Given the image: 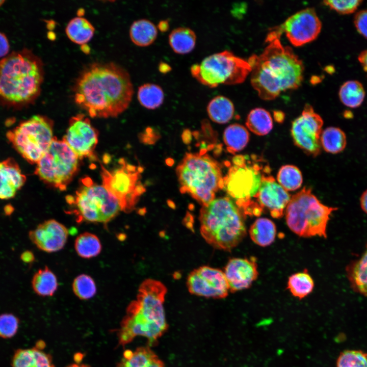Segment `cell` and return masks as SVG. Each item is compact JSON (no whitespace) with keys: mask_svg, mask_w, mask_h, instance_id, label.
I'll return each instance as SVG.
<instances>
[{"mask_svg":"<svg viewBox=\"0 0 367 367\" xmlns=\"http://www.w3.org/2000/svg\"><path fill=\"white\" fill-rule=\"evenodd\" d=\"M75 103L92 117H115L130 104L134 88L128 72L113 62H94L79 74L73 86Z\"/></svg>","mask_w":367,"mask_h":367,"instance_id":"6da1fadb","label":"cell"},{"mask_svg":"<svg viewBox=\"0 0 367 367\" xmlns=\"http://www.w3.org/2000/svg\"><path fill=\"white\" fill-rule=\"evenodd\" d=\"M282 34L277 27L272 29L263 51L253 54L248 60L252 69L251 85L264 100H273L282 92L297 89L303 80V62L291 47L282 44Z\"/></svg>","mask_w":367,"mask_h":367,"instance_id":"7a4b0ae2","label":"cell"},{"mask_svg":"<svg viewBox=\"0 0 367 367\" xmlns=\"http://www.w3.org/2000/svg\"><path fill=\"white\" fill-rule=\"evenodd\" d=\"M167 289L161 281L147 279L128 305L117 330L118 345L124 347L137 336L154 345L167 330L164 303Z\"/></svg>","mask_w":367,"mask_h":367,"instance_id":"3957f363","label":"cell"},{"mask_svg":"<svg viewBox=\"0 0 367 367\" xmlns=\"http://www.w3.org/2000/svg\"><path fill=\"white\" fill-rule=\"evenodd\" d=\"M43 77L42 62L31 50L12 53L0 61V100L11 106L33 102Z\"/></svg>","mask_w":367,"mask_h":367,"instance_id":"277c9868","label":"cell"},{"mask_svg":"<svg viewBox=\"0 0 367 367\" xmlns=\"http://www.w3.org/2000/svg\"><path fill=\"white\" fill-rule=\"evenodd\" d=\"M244 215L229 197L214 199L200 211V231L204 240L216 249L230 251L246 234Z\"/></svg>","mask_w":367,"mask_h":367,"instance_id":"5b68a950","label":"cell"},{"mask_svg":"<svg viewBox=\"0 0 367 367\" xmlns=\"http://www.w3.org/2000/svg\"><path fill=\"white\" fill-rule=\"evenodd\" d=\"M181 193H187L202 206L214 199L223 189L220 164L204 152L187 153L176 168Z\"/></svg>","mask_w":367,"mask_h":367,"instance_id":"8992f818","label":"cell"},{"mask_svg":"<svg viewBox=\"0 0 367 367\" xmlns=\"http://www.w3.org/2000/svg\"><path fill=\"white\" fill-rule=\"evenodd\" d=\"M271 171L268 163L258 155L239 154L232 158L223 178V189L244 215L254 206L263 179Z\"/></svg>","mask_w":367,"mask_h":367,"instance_id":"52a82bcc","label":"cell"},{"mask_svg":"<svg viewBox=\"0 0 367 367\" xmlns=\"http://www.w3.org/2000/svg\"><path fill=\"white\" fill-rule=\"evenodd\" d=\"M337 209L322 203L310 188L304 187L291 196L285 211L286 223L300 237L326 238L330 216Z\"/></svg>","mask_w":367,"mask_h":367,"instance_id":"ba28073f","label":"cell"},{"mask_svg":"<svg viewBox=\"0 0 367 367\" xmlns=\"http://www.w3.org/2000/svg\"><path fill=\"white\" fill-rule=\"evenodd\" d=\"M66 199L70 206L69 212L73 214L78 223L107 224L121 211L117 200L102 185L94 183L89 177L82 179L75 194Z\"/></svg>","mask_w":367,"mask_h":367,"instance_id":"9c48e42d","label":"cell"},{"mask_svg":"<svg viewBox=\"0 0 367 367\" xmlns=\"http://www.w3.org/2000/svg\"><path fill=\"white\" fill-rule=\"evenodd\" d=\"M251 70L248 61L227 50L211 55L190 68L192 76L209 88L241 84Z\"/></svg>","mask_w":367,"mask_h":367,"instance_id":"30bf717a","label":"cell"},{"mask_svg":"<svg viewBox=\"0 0 367 367\" xmlns=\"http://www.w3.org/2000/svg\"><path fill=\"white\" fill-rule=\"evenodd\" d=\"M6 136L25 160L37 164L54 138L53 123L45 116L35 115L8 131Z\"/></svg>","mask_w":367,"mask_h":367,"instance_id":"8fae6325","label":"cell"},{"mask_svg":"<svg viewBox=\"0 0 367 367\" xmlns=\"http://www.w3.org/2000/svg\"><path fill=\"white\" fill-rule=\"evenodd\" d=\"M142 171V167L127 163L123 159L118 161V166L114 169L101 166L102 185L117 200L121 211H132L145 191L140 181Z\"/></svg>","mask_w":367,"mask_h":367,"instance_id":"7c38bea8","label":"cell"},{"mask_svg":"<svg viewBox=\"0 0 367 367\" xmlns=\"http://www.w3.org/2000/svg\"><path fill=\"white\" fill-rule=\"evenodd\" d=\"M78 159L65 141L54 138L35 172L45 182L64 191L77 170Z\"/></svg>","mask_w":367,"mask_h":367,"instance_id":"4fadbf2b","label":"cell"},{"mask_svg":"<svg viewBox=\"0 0 367 367\" xmlns=\"http://www.w3.org/2000/svg\"><path fill=\"white\" fill-rule=\"evenodd\" d=\"M323 120L309 104L292 122L291 136L294 143L306 154L316 157L321 151V136Z\"/></svg>","mask_w":367,"mask_h":367,"instance_id":"5bb4252c","label":"cell"},{"mask_svg":"<svg viewBox=\"0 0 367 367\" xmlns=\"http://www.w3.org/2000/svg\"><path fill=\"white\" fill-rule=\"evenodd\" d=\"M285 33L290 43L295 46L303 45L314 40L322 29V23L314 9L301 10L287 18L277 26Z\"/></svg>","mask_w":367,"mask_h":367,"instance_id":"9a60e30c","label":"cell"},{"mask_svg":"<svg viewBox=\"0 0 367 367\" xmlns=\"http://www.w3.org/2000/svg\"><path fill=\"white\" fill-rule=\"evenodd\" d=\"M187 285L191 294L205 298H224L229 291L224 272L206 266L192 271L188 275Z\"/></svg>","mask_w":367,"mask_h":367,"instance_id":"2e32d148","label":"cell"},{"mask_svg":"<svg viewBox=\"0 0 367 367\" xmlns=\"http://www.w3.org/2000/svg\"><path fill=\"white\" fill-rule=\"evenodd\" d=\"M63 140L78 159H82L93 154L98 142V133L88 118L77 114L70 119Z\"/></svg>","mask_w":367,"mask_h":367,"instance_id":"e0dca14e","label":"cell"},{"mask_svg":"<svg viewBox=\"0 0 367 367\" xmlns=\"http://www.w3.org/2000/svg\"><path fill=\"white\" fill-rule=\"evenodd\" d=\"M68 233V229L63 224L54 219H49L30 231L29 236L38 249L47 253H53L63 248Z\"/></svg>","mask_w":367,"mask_h":367,"instance_id":"ac0fdd59","label":"cell"},{"mask_svg":"<svg viewBox=\"0 0 367 367\" xmlns=\"http://www.w3.org/2000/svg\"><path fill=\"white\" fill-rule=\"evenodd\" d=\"M291 196L271 175L265 176L254 200L271 216L279 218L283 215Z\"/></svg>","mask_w":367,"mask_h":367,"instance_id":"d6986e66","label":"cell"},{"mask_svg":"<svg viewBox=\"0 0 367 367\" xmlns=\"http://www.w3.org/2000/svg\"><path fill=\"white\" fill-rule=\"evenodd\" d=\"M224 273L231 293L248 289L258 275L256 259L254 257L231 258Z\"/></svg>","mask_w":367,"mask_h":367,"instance_id":"ffe728a7","label":"cell"},{"mask_svg":"<svg viewBox=\"0 0 367 367\" xmlns=\"http://www.w3.org/2000/svg\"><path fill=\"white\" fill-rule=\"evenodd\" d=\"M25 180V175L14 159L8 158L0 162L1 199L14 197Z\"/></svg>","mask_w":367,"mask_h":367,"instance_id":"44dd1931","label":"cell"},{"mask_svg":"<svg viewBox=\"0 0 367 367\" xmlns=\"http://www.w3.org/2000/svg\"><path fill=\"white\" fill-rule=\"evenodd\" d=\"M116 367H165L163 362L149 347L126 350Z\"/></svg>","mask_w":367,"mask_h":367,"instance_id":"7402d4cb","label":"cell"},{"mask_svg":"<svg viewBox=\"0 0 367 367\" xmlns=\"http://www.w3.org/2000/svg\"><path fill=\"white\" fill-rule=\"evenodd\" d=\"M12 367H55L51 356L42 350L41 346L19 349L14 354Z\"/></svg>","mask_w":367,"mask_h":367,"instance_id":"603a6c76","label":"cell"},{"mask_svg":"<svg viewBox=\"0 0 367 367\" xmlns=\"http://www.w3.org/2000/svg\"><path fill=\"white\" fill-rule=\"evenodd\" d=\"M158 30L154 24L149 20L141 19L134 21L129 29L132 41L141 47L151 45L156 39Z\"/></svg>","mask_w":367,"mask_h":367,"instance_id":"cb8c5ba5","label":"cell"},{"mask_svg":"<svg viewBox=\"0 0 367 367\" xmlns=\"http://www.w3.org/2000/svg\"><path fill=\"white\" fill-rule=\"evenodd\" d=\"M95 28L86 18L77 16L72 18L67 23L65 32L68 38L73 42L85 45L93 37Z\"/></svg>","mask_w":367,"mask_h":367,"instance_id":"d4e9b609","label":"cell"},{"mask_svg":"<svg viewBox=\"0 0 367 367\" xmlns=\"http://www.w3.org/2000/svg\"><path fill=\"white\" fill-rule=\"evenodd\" d=\"M249 232L253 242L260 246L266 247L274 241L276 227L275 223L270 219L259 218L251 225Z\"/></svg>","mask_w":367,"mask_h":367,"instance_id":"484cf974","label":"cell"},{"mask_svg":"<svg viewBox=\"0 0 367 367\" xmlns=\"http://www.w3.org/2000/svg\"><path fill=\"white\" fill-rule=\"evenodd\" d=\"M196 42V35L190 28L178 27L169 35V43L174 53L184 55L191 52Z\"/></svg>","mask_w":367,"mask_h":367,"instance_id":"4316f807","label":"cell"},{"mask_svg":"<svg viewBox=\"0 0 367 367\" xmlns=\"http://www.w3.org/2000/svg\"><path fill=\"white\" fill-rule=\"evenodd\" d=\"M210 119L219 124L226 123L232 118L234 108L232 102L227 97L218 95L212 99L207 107Z\"/></svg>","mask_w":367,"mask_h":367,"instance_id":"83f0119b","label":"cell"},{"mask_svg":"<svg viewBox=\"0 0 367 367\" xmlns=\"http://www.w3.org/2000/svg\"><path fill=\"white\" fill-rule=\"evenodd\" d=\"M32 285L34 291L42 297L54 295L58 287L56 275L47 267L39 269L34 275Z\"/></svg>","mask_w":367,"mask_h":367,"instance_id":"f1b7e54d","label":"cell"},{"mask_svg":"<svg viewBox=\"0 0 367 367\" xmlns=\"http://www.w3.org/2000/svg\"><path fill=\"white\" fill-rule=\"evenodd\" d=\"M249 139V134L246 128L238 123L229 125L223 133V140L226 149L232 154L243 150L248 143Z\"/></svg>","mask_w":367,"mask_h":367,"instance_id":"f546056e","label":"cell"},{"mask_svg":"<svg viewBox=\"0 0 367 367\" xmlns=\"http://www.w3.org/2000/svg\"><path fill=\"white\" fill-rule=\"evenodd\" d=\"M246 125L254 134L265 136L269 134L273 128L272 118L266 110L256 108L248 114Z\"/></svg>","mask_w":367,"mask_h":367,"instance_id":"4dcf8cb0","label":"cell"},{"mask_svg":"<svg viewBox=\"0 0 367 367\" xmlns=\"http://www.w3.org/2000/svg\"><path fill=\"white\" fill-rule=\"evenodd\" d=\"M321 147L327 152L337 154L346 147L347 137L345 132L337 127L330 126L324 129L321 136Z\"/></svg>","mask_w":367,"mask_h":367,"instance_id":"1f68e13d","label":"cell"},{"mask_svg":"<svg viewBox=\"0 0 367 367\" xmlns=\"http://www.w3.org/2000/svg\"><path fill=\"white\" fill-rule=\"evenodd\" d=\"M365 92L362 84L359 81L351 80L345 82L340 87L338 96L341 102L351 108L359 107L363 102Z\"/></svg>","mask_w":367,"mask_h":367,"instance_id":"d6a6232c","label":"cell"},{"mask_svg":"<svg viewBox=\"0 0 367 367\" xmlns=\"http://www.w3.org/2000/svg\"><path fill=\"white\" fill-rule=\"evenodd\" d=\"M349 278L355 291L367 296V244L362 255L351 266Z\"/></svg>","mask_w":367,"mask_h":367,"instance_id":"836d02e7","label":"cell"},{"mask_svg":"<svg viewBox=\"0 0 367 367\" xmlns=\"http://www.w3.org/2000/svg\"><path fill=\"white\" fill-rule=\"evenodd\" d=\"M137 98L143 107L154 110L163 103L164 93L159 85L153 83H145L138 88Z\"/></svg>","mask_w":367,"mask_h":367,"instance_id":"e575fe53","label":"cell"},{"mask_svg":"<svg viewBox=\"0 0 367 367\" xmlns=\"http://www.w3.org/2000/svg\"><path fill=\"white\" fill-rule=\"evenodd\" d=\"M74 248L79 256L91 258L100 253L102 246L97 235L91 232H85L76 237Z\"/></svg>","mask_w":367,"mask_h":367,"instance_id":"d590c367","label":"cell"},{"mask_svg":"<svg viewBox=\"0 0 367 367\" xmlns=\"http://www.w3.org/2000/svg\"><path fill=\"white\" fill-rule=\"evenodd\" d=\"M313 287V280L307 270L292 275L287 281V289L294 296L299 299L309 295Z\"/></svg>","mask_w":367,"mask_h":367,"instance_id":"8d00e7d4","label":"cell"},{"mask_svg":"<svg viewBox=\"0 0 367 367\" xmlns=\"http://www.w3.org/2000/svg\"><path fill=\"white\" fill-rule=\"evenodd\" d=\"M278 183L287 192L293 191L301 187L303 177L300 169L292 165L280 167L277 174Z\"/></svg>","mask_w":367,"mask_h":367,"instance_id":"74e56055","label":"cell"},{"mask_svg":"<svg viewBox=\"0 0 367 367\" xmlns=\"http://www.w3.org/2000/svg\"><path fill=\"white\" fill-rule=\"evenodd\" d=\"M72 290L74 294L81 300H88L93 297L96 293V284L89 275L82 274L73 280Z\"/></svg>","mask_w":367,"mask_h":367,"instance_id":"f35d334b","label":"cell"},{"mask_svg":"<svg viewBox=\"0 0 367 367\" xmlns=\"http://www.w3.org/2000/svg\"><path fill=\"white\" fill-rule=\"evenodd\" d=\"M336 367H367V353L360 350H346L338 356Z\"/></svg>","mask_w":367,"mask_h":367,"instance_id":"ab89813d","label":"cell"},{"mask_svg":"<svg viewBox=\"0 0 367 367\" xmlns=\"http://www.w3.org/2000/svg\"><path fill=\"white\" fill-rule=\"evenodd\" d=\"M18 319L11 313L0 315V337L9 338L14 336L18 329Z\"/></svg>","mask_w":367,"mask_h":367,"instance_id":"60d3db41","label":"cell"},{"mask_svg":"<svg viewBox=\"0 0 367 367\" xmlns=\"http://www.w3.org/2000/svg\"><path fill=\"white\" fill-rule=\"evenodd\" d=\"M362 2L361 0L324 1L323 4L342 15L354 12Z\"/></svg>","mask_w":367,"mask_h":367,"instance_id":"b9f144b4","label":"cell"},{"mask_svg":"<svg viewBox=\"0 0 367 367\" xmlns=\"http://www.w3.org/2000/svg\"><path fill=\"white\" fill-rule=\"evenodd\" d=\"M354 24L358 32L367 39V9L360 10L355 14Z\"/></svg>","mask_w":367,"mask_h":367,"instance_id":"7bdbcfd3","label":"cell"},{"mask_svg":"<svg viewBox=\"0 0 367 367\" xmlns=\"http://www.w3.org/2000/svg\"><path fill=\"white\" fill-rule=\"evenodd\" d=\"M9 44L5 34L0 32V58L5 56L9 50Z\"/></svg>","mask_w":367,"mask_h":367,"instance_id":"ee69618b","label":"cell"},{"mask_svg":"<svg viewBox=\"0 0 367 367\" xmlns=\"http://www.w3.org/2000/svg\"><path fill=\"white\" fill-rule=\"evenodd\" d=\"M358 59L363 70L367 73V49L363 50L359 54Z\"/></svg>","mask_w":367,"mask_h":367,"instance_id":"f6af8a7d","label":"cell"},{"mask_svg":"<svg viewBox=\"0 0 367 367\" xmlns=\"http://www.w3.org/2000/svg\"><path fill=\"white\" fill-rule=\"evenodd\" d=\"M360 204L362 211L367 214V189L362 193L360 196Z\"/></svg>","mask_w":367,"mask_h":367,"instance_id":"bcb514c9","label":"cell"},{"mask_svg":"<svg viewBox=\"0 0 367 367\" xmlns=\"http://www.w3.org/2000/svg\"><path fill=\"white\" fill-rule=\"evenodd\" d=\"M34 255L32 252L27 251L21 255V259L25 263H31L34 260Z\"/></svg>","mask_w":367,"mask_h":367,"instance_id":"7dc6e473","label":"cell"},{"mask_svg":"<svg viewBox=\"0 0 367 367\" xmlns=\"http://www.w3.org/2000/svg\"><path fill=\"white\" fill-rule=\"evenodd\" d=\"M159 28L162 31H166L169 27L168 22L167 21L163 20L159 23Z\"/></svg>","mask_w":367,"mask_h":367,"instance_id":"c3c4849f","label":"cell"},{"mask_svg":"<svg viewBox=\"0 0 367 367\" xmlns=\"http://www.w3.org/2000/svg\"><path fill=\"white\" fill-rule=\"evenodd\" d=\"M170 70V67L169 66L167 65L166 64H165L164 63H162V64H160V70L162 72H167L168 71Z\"/></svg>","mask_w":367,"mask_h":367,"instance_id":"681fc988","label":"cell"},{"mask_svg":"<svg viewBox=\"0 0 367 367\" xmlns=\"http://www.w3.org/2000/svg\"><path fill=\"white\" fill-rule=\"evenodd\" d=\"M66 367H91V366L88 364H84V363H72V364L68 365Z\"/></svg>","mask_w":367,"mask_h":367,"instance_id":"f907efd6","label":"cell"},{"mask_svg":"<svg viewBox=\"0 0 367 367\" xmlns=\"http://www.w3.org/2000/svg\"><path fill=\"white\" fill-rule=\"evenodd\" d=\"M5 2L4 1L0 0V6L3 5V4Z\"/></svg>","mask_w":367,"mask_h":367,"instance_id":"816d5d0a","label":"cell"}]
</instances>
